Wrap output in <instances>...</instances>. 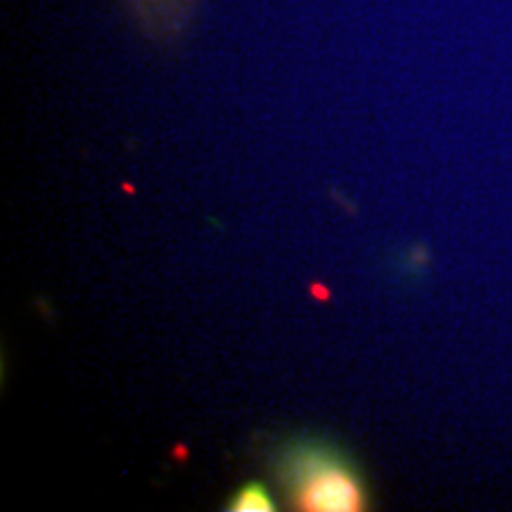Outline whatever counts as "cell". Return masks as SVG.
I'll return each instance as SVG.
<instances>
[{"label": "cell", "mask_w": 512, "mask_h": 512, "mask_svg": "<svg viewBox=\"0 0 512 512\" xmlns=\"http://www.w3.org/2000/svg\"><path fill=\"white\" fill-rule=\"evenodd\" d=\"M292 505L306 512H358L366 489L356 470L328 446H294L280 465Z\"/></svg>", "instance_id": "6da1fadb"}, {"label": "cell", "mask_w": 512, "mask_h": 512, "mask_svg": "<svg viewBox=\"0 0 512 512\" xmlns=\"http://www.w3.org/2000/svg\"><path fill=\"white\" fill-rule=\"evenodd\" d=\"M128 12L152 41L169 43L183 34L200 0H124Z\"/></svg>", "instance_id": "7a4b0ae2"}, {"label": "cell", "mask_w": 512, "mask_h": 512, "mask_svg": "<svg viewBox=\"0 0 512 512\" xmlns=\"http://www.w3.org/2000/svg\"><path fill=\"white\" fill-rule=\"evenodd\" d=\"M228 510L233 512H271L275 510L273 496L268 494L266 486L259 482H249L238 491V496L233 498V503L228 505Z\"/></svg>", "instance_id": "3957f363"}]
</instances>
